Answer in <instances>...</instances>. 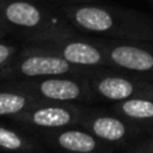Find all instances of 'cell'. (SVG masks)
<instances>
[{
	"mask_svg": "<svg viewBox=\"0 0 153 153\" xmlns=\"http://www.w3.org/2000/svg\"><path fill=\"white\" fill-rule=\"evenodd\" d=\"M63 18L86 35L120 42H153V19L137 10L89 3H62Z\"/></svg>",
	"mask_w": 153,
	"mask_h": 153,
	"instance_id": "1",
	"label": "cell"
},
{
	"mask_svg": "<svg viewBox=\"0 0 153 153\" xmlns=\"http://www.w3.org/2000/svg\"><path fill=\"white\" fill-rule=\"evenodd\" d=\"M0 23L23 45L46 42L79 32L58 8L42 0H0Z\"/></svg>",
	"mask_w": 153,
	"mask_h": 153,
	"instance_id": "2",
	"label": "cell"
},
{
	"mask_svg": "<svg viewBox=\"0 0 153 153\" xmlns=\"http://www.w3.org/2000/svg\"><path fill=\"white\" fill-rule=\"evenodd\" d=\"M7 83L45 102L75 105H94L100 102L86 74L50 75L23 81H10Z\"/></svg>",
	"mask_w": 153,
	"mask_h": 153,
	"instance_id": "3",
	"label": "cell"
},
{
	"mask_svg": "<svg viewBox=\"0 0 153 153\" xmlns=\"http://www.w3.org/2000/svg\"><path fill=\"white\" fill-rule=\"evenodd\" d=\"M91 69V67H90ZM87 67L71 65L66 59L22 43L20 50L0 71V82L23 81L50 75L87 74Z\"/></svg>",
	"mask_w": 153,
	"mask_h": 153,
	"instance_id": "4",
	"label": "cell"
},
{
	"mask_svg": "<svg viewBox=\"0 0 153 153\" xmlns=\"http://www.w3.org/2000/svg\"><path fill=\"white\" fill-rule=\"evenodd\" d=\"M78 126L86 129L116 149L124 151L141 138L149 136L145 129L118 116L111 109L95 108L94 105L85 106Z\"/></svg>",
	"mask_w": 153,
	"mask_h": 153,
	"instance_id": "5",
	"label": "cell"
},
{
	"mask_svg": "<svg viewBox=\"0 0 153 153\" xmlns=\"http://www.w3.org/2000/svg\"><path fill=\"white\" fill-rule=\"evenodd\" d=\"M86 75L98 101L114 103L130 98L153 97L152 82L126 70L91 67Z\"/></svg>",
	"mask_w": 153,
	"mask_h": 153,
	"instance_id": "6",
	"label": "cell"
},
{
	"mask_svg": "<svg viewBox=\"0 0 153 153\" xmlns=\"http://www.w3.org/2000/svg\"><path fill=\"white\" fill-rule=\"evenodd\" d=\"M86 105L59 103L40 101L36 105L26 109L22 113L10 117V121L30 130L32 133L43 130L62 129L78 126Z\"/></svg>",
	"mask_w": 153,
	"mask_h": 153,
	"instance_id": "7",
	"label": "cell"
},
{
	"mask_svg": "<svg viewBox=\"0 0 153 153\" xmlns=\"http://www.w3.org/2000/svg\"><path fill=\"white\" fill-rule=\"evenodd\" d=\"M31 46L46 53L55 54L66 59L69 63L79 67H111L105 51L94 42L90 35L82 32L34 43Z\"/></svg>",
	"mask_w": 153,
	"mask_h": 153,
	"instance_id": "8",
	"label": "cell"
},
{
	"mask_svg": "<svg viewBox=\"0 0 153 153\" xmlns=\"http://www.w3.org/2000/svg\"><path fill=\"white\" fill-rule=\"evenodd\" d=\"M91 38L105 51L111 67L134 73L153 83V42H120Z\"/></svg>",
	"mask_w": 153,
	"mask_h": 153,
	"instance_id": "9",
	"label": "cell"
},
{
	"mask_svg": "<svg viewBox=\"0 0 153 153\" xmlns=\"http://www.w3.org/2000/svg\"><path fill=\"white\" fill-rule=\"evenodd\" d=\"M39 137L46 149L55 153H116L110 144L100 140L79 126L43 130L34 133Z\"/></svg>",
	"mask_w": 153,
	"mask_h": 153,
	"instance_id": "10",
	"label": "cell"
},
{
	"mask_svg": "<svg viewBox=\"0 0 153 153\" xmlns=\"http://www.w3.org/2000/svg\"><path fill=\"white\" fill-rule=\"evenodd\" d=\"M0 153H46V146L32 132L0 118Z\"/></svg>",
	"mask_w": 153,
	"mask_h": 153,
	"instance_id": "11",
	"label": "cell"
},
{
	"mask_svg": "<svg viewBox=\"0 0 153 153\" xmlns=\"http://www.w3.org/2000/svg\"><path fill=\"white\" fill-rule=\"evenodd\" d=\"M110 109L118 116L153 134V97L130 98L111 103Z\"/></svg>",
	"mask_w": 153,
	"mask_h": 153,
	"instance_id": "12",
	"label": "cell"
},
{
	"mask_svg": "<svg viewBox=\"0 0 153 153\" xmlns=\"http://www.w3.org/2000/svg\"><path fill=\"white\" fill-rule=\"evenodd\" d=\"M40 102L23 90L7 82H0V118H10Z\"/></svg>",
	"mask_w": 153,
	"mask_h": 153,
	"instance_id": "13",
	"label": "cell"
},
{
	"mask_svg": "<svg viewBox=\"0 0 153 153\" xmlns=\"http://www.w3.org/2000/svg\"><path fill=\"white\" fill-rule=\"evenodd\" d=\"M20 47H22V43L16 45L13 42H10L8 39L0 40V71L10 63L11 59L20 50Z\"/></svg>",
	"mask_w": 153,
	"mask_h": 153,
	"instance_id": "14",
	"label": "cell"
},
{
	"mask_svg": "<svg viewBox=\"0 0 153 153\" xmlns=\"http://www.w3.org/2000/svg\"><path fill=\"white\" fill-rule=\"evenodd\" d=\"M125 153H153V134L146 136L130 145L125 149Z\"/></svg>",
	"mask_w": 153,
	"mask_h": 153,
	"instance_id": "15",
	"label": "cell"
},
{
	"mask_svg": "<svg viewBox=\"0 0 153 153\" xmlns=\"http://www.w3.org/2000/svg\"><path fill=\"white\" fill-rule=\"evenodd\" d=\"M10 36L11 35H10V32L7 31V28L0 23V40H5V39H8Z\"/></svg>",
	"mask_w": 153,
	"mask_h": 153,
	"instance_id": "16",
	"label": "cell"
},
{
	"mask_svg": "<svg viewBox=\"0 0 153 153\" xmlns=\"http://www.w3.org/2000/svg\"><path fill=\"white\" fill-rule=\"evenodd\" d=\"M50 1H56L59 4H62V3H89V1H98V0H50Z\"/></svg>",
	"mask_w": 153,
	"mask_h": 153,
	"instance_id": "17",
	"label": "cell"
},
{
	"mask_svg": "<svg viewBox=\"0 0 153 153\" xmlns=\"http://www.w3.org/2000/svg\"><path fill=\"white\" fill-rule=\"evenodd\" d=\"M146 1H148V3H149V4H151V5H152V8H153V0H146Z\"/></svg>",
	"mask_w": 153,
	"mask_h": 153,
	"instance_id": "18",
	"label": "cell"
}]
</instances>
